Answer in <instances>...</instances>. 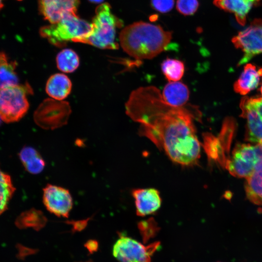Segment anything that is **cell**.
Listing matches in <instances>:
<instances>
[{
  "mask_svg": "<svg viewBox=\"0 0 262 262\" xmlns=\"http://www.w3.org/2000/svg\"><path fill=\"white\" fill-rule=\"evenodd\" d=\"M125 110L139 124V135L150 140L173 162L184 166L198 164L201 145L188 109L169 105L158 88L147 86L131 93Z\"/></svg>",
  "mask_w": 262,
  "mask_h": 262,
  "instance_id": "cell-1",
  "label": "cell"
},
{
  "mask_svg": "<svg viewBox=\"0 0 262 262\" xmlns=\"http://www.w3.org/2000/svg\"><path fill=\"white\" fill-rule=\"evenodd\" d=\"M172 33L159 25L139 21L124 28L119 40L124 51L131 57L137 60L150 59L165 49Z\"/></svg>",
  "mask_w": 262,
  "mask_h": 262,
  "instance_id": "cell-2",
  "label": "cell"
},
{
  "mask_svg": "<svg viewBox=\"0 0 262 262\" xmlns=\"http://www.w3.org/2000/svg\"><path fill=\"white\" fill-rule=\"evenodd\" d=\"M91 30L85 36L74 39L72 41L89 44L102 49H116L118 45L115 41L116 28L122 26V21L111 12L108 3L98 5L95 11Z\"/></svg>",
  "mask_w": 262,
  "mask_h": 262,
  "instance_id": "cell-3",
  "label": "cell"
},
{
  "mask_svg": "<svg viewBox=\"0 0 262 262\" xmlns=\"http://www.w3.org/2000/svg\"><path fill=\"white\" fill-rule=\"evenodd\" d=\"M91 30V24L77 14H70L56 23L41 27L39 33L52 45L62 47L69 41L87 35Z\"/></svg>",
  "mask_w": 262,
  "mask_h": 262,
  "instance_id": "cell-4",
  "label": "cell"
},
{
  "mask_svg": "<svg viewBox=\"0 0 262 262\" xmlns=\"http://www.w3.org/2000/svg\"><path fill=\"white\" fill-rule=\"evenodd\" d=\"M33 93L28 83L0 87V117L7 123L17 122L29 108L28 95Z\"/></svg>",
  "mask_w": 262,
  "mask_h": 262,
  "instance_id": "cell-5",
  "label": "cell"
},
{
  "mask_svg": "<svg viewBox=\"0 0 262 262\" xmlns=\"http://www.w3.org/2000/svg\"><path fill=\"white\" fill-rule=\"evenodd\" d=\"M262 161V143L238 144L225 167L230 174L236 178H246Z\"/></svg>",
  "mask_w": 262,
  "mask_h": 262,
  "instance_id": "cell-6",
  "label": "cell"
},
{
  "mask_svg": "<svg viewBox=\"0 0 262 262\" xmlns=\"http://www.w3.org/2000/svg\"><path fill=\"white\" fill-rule=\"evenodd\" d=\"M71 113L69 103L53 98H46L33 114L37 125L45 130H54L66 124Z\"/></svg>",
  "mask_w": 262,
  "mask_h": 262,
  "instance_id": "cell-7",
  "label": "cell"
},
{
  "mask_svg": "<svg viewBox=\"0 0 262 262\" xmlns=\"http://www.w3.org/2000/svg\"><path fill=\"white\" fill-rule=\"evenodd\" d=\"M240 116L245 119V140L262 143V97H245L240 103Z\"/></svg>",
  "mask_w": 262,
  "mask_h": 262,
  "instance_id": "cell-8",
  "label": "cell"
},
{
  "mask_svg": "<svg viewBox=\"0 0 262 262\" xmlns=\"http://www.w3.org/2000/svg\"><path fill=\"white\" fill-rule=\"evenodd\" d=\"M159 244L145 246L131 237L121 236L113 247V256L119 262H150V256Z\"/></svg>",
  "mask_w": 262,
  "mask_h": 262,
  "instance_id": "cell-9",
  "label": "cell"
},
{
  "mask_svg": "<svg viewBox=\"0 0 262 262\" xmlns=\"http://www.w3.org/2000/svg\"><path fill=\"white\" fill-rule=\"evenodd\" d=\"M235 47L244 53L239 65L249 61L255 55L262 53V19H255L246 28L232 39Z\"/></svg>",
  "mask_w": 262,
  "mask_h": 262,
  "instance_id": "cell-10",
  "label": "cell"
},
{
  "mask_svg": "<svg viewBox=\"0 0 262 262\" xmlns=\"http://www.w3.org/2000/svg\"><path fill=\"white\" fill-rule=\"evenodd\" d=\"M43 202L47 210L58 217H68L73 205V198L68 190L48 184L43 189Z\"/></svg>",
  "mask_w": 262,
  "mask_h": 262,
  "instance_id": "cell-11",
  "label": "cell"
},
{
  "mask_svg": "<svg viewBox=\"0 0 262 262\" xmlns=\"http://www.w3.org/2000/svg\"><path fill=\"white\" fill-rule=\"evenodd\" d=\"M80 0H38L39 11L51 24L70 14H77Z\"/></svg>",
  "mask_w": 262,
  "mask_h": 262,
  "instance_id": "cell-12",
  "label": "cell"
},
{
  "mask_svg": "<svg viewBox=\"0 0 262 262\" xmlns=\"http://www.w3.org/2000/svg\"><path fill=\"white\" fill-rule=\"evenodd\" d=\"M134 199L136 212L138 216H145L156 212L162 204V198L156 189H135L132 191Z\"/></svg>",
  "mask_w": 262,
  "mask_h": 262,
  "instance_id": "cell-13",
  "label": "cell"
},
{
  "mask_svg": "<svg viewBox=\"0 0 262 262\" xmlns=\"http://www.w3.org/2000/svg\"><path fill=\"white\" fill-rule=\"evenodd\" d=\"M262 77V68L247 64L234 84L235 92L241 95H246L258 87Z\"/></svg>",
  "mask_w": 262,
  "mask_h": 262,
  "instance_id": "cell-14",
  "label": "cell"
},
{
  "mask_svg": "<svg viewBox=\"0 0 262 262\" xmlns=\"http://www.w3.org/2000/svg\"><path fill=\"white\" fill-rule=\"evenodd\" d=\"M260 0H214L217 7L234 14L238 22L241 25L246 23V16L251 9L258 4Z\"/></svg>",
  "mask_w": 262,
  "mask_h": 262,
  "instance_id": "cell-15",
  "label": "cell"
},
{
  "mask_svg": "<svg viewBox=\"0 0 262 262\" xmlns=\"http://www.w3.org/2000/svg\"><path fill=\"white\" fill-rule=\"evenodd\" d=\"M189 94L187 85L179 81L169 82L162 94L165 102L177 107H183L189 99Z\"/></svg>",
  "mask_w": 262,
  "mask_h": 262,
  "instance_id": "cell-16",
  "label": "cell"
},
{
  "mask_svg": "<svg viewBox=\"0 0 262 262\" xmlns=\"http://www.w3.org/2000/svg\"><path fill=\"white\" fill-rule=\"evenodd\" d=\"M45 89L50 97L56 100H63L70 94L72 83L66 75L57 73L49 78Z\"/></svg>",
  "mask_w": 262,
  "mask_h": 262,
  "instance_id": "cell-17",
  "label": "cell"
},
{
  "mask_svg": "<svg viewBox=\"0 0 262 262\" xmlns=\"http://www.w3.org/2000/svg\"><path fill=\"white\" fill-rule=\"evenodd\" d=\"M25 170L32 174H38L44 169L46 162L39 152L33 147H24L18 154Z\"/></svg>",
  "mask_w": 262,
  "mask_h": 262,
  "instance_id": "cell-18",
  "label": "cell"
},
{
  "mask_svg": "<svg viewBox=\"0 0 262 262\" xmlns=\"http://www.w3.org/2000/svg\"><path fill=\"white\" fill-rule=\"evenodd\" d=\"M245 191L250 202L262 205V161L254 172L246 178Z\"/></svg>",
  "mask_w": 262,
  "mask_h": 262,
  "instance_id": "cell-19",
  "label": "cell"
},
{
  "mask_svg": "<svg viewBox=\"0 0 262 262\" xmlns=\"http://www.w3.org/2000/svg\"><path fill=\"white\" fill-rule=\"evenodd\" d=\"M17 66L16 61L11 60L5 52L0 51V87L19 84Z\"/></svg>",
  "mask_w": 262,
  "mask_h": 262,
  "instance_id": "cell-20",
  "label": "cell"
},
{
  "mask_svg": "<svg viewBox=\"0 0 262 262\" xmlns=\"http://www.w3.org/2000/svg\"><path fill=\"white\" fill-rule=\"evenodd\" d=\"M47 221L42 212L33 208L21 213L16 218V225L20 229L32 228L38 231L45 226Z\"/></svg>",
  "mask_w": 262,
  "mask_h": 262,
  "instance_id": "cell-21",
  "label": "cell"
},
{
  "mask_svg": "<svg viewBox=\"0 0 262 262\" xmlns=\"http://www.w3.org/2000/svg\"><path fill=\"white\" fill-rule=\"evenodd\" d=\"M57 68L65 73L74 72L79 66L80 59L73 50L66 49L58 53L56 56Z\"/></svg>",
  "mask_w": 262,
  "mask_h": 262,
  "instance_id": "cell-22",
  "label": "cell"
},
{
  "mask_svg": "<svg viewBox=\"0 0 262 262\" xmlns=\"http://www.w3.org/2000/svg\"><path fill=\"white\" fill-rule=\"evenodd\" d=\"M161 69L169 82L179 81L183 76L184 63L179 60L166 58L161 64Z\"/></svg>",
  "mask_w": 262,
  "mask_h": 262,
  "instance_id": "cell-23",
  "label": "cell"
},
{
  "mask_svg": "<svg viewBox=\"0 0 262 262\" xmlns=\"http://www.w3.org/2000/svg\"><path fill=\"white\" fill-rule=\"evenodd\" d=\"M15 190L10 176L0 168V214L7 209Z\"/></svg>",
  "mask_w": 262,
  "mask_h": 262,
  "instance_id": "cell-24",
  "label": "cell"
},
{
  "mask_svg": "<svg viewBox=\"0 0 262 262\" xmlns=\"http://www.w3.org/2000/svg\"><path fill=\"white\" fill-rule=\"evenodd\" d=\"M199 7L198 0H177V9L184 16L192 15L197 11Z\"/></svg>",
  "mask_w": 262,
  "mask_h": 262,
  "instance_id": "cell-25",
  "label": "cell"
},
{
  "mask_svg": "<svg viewBox=\"0 0 262 262\" xmlns=\"http://www.w3.org/2000/svg\"><path fill=\"white\" fill-rule=\"evenodd\" d=\"M150 3L154 9L160 13H165L173 8L174 0H151Z\"/></svg>",
  "mask_w": 262,
  "mask_h": 262,
  "instance_id": "cell-26",
  "label": "cell"
},
{
  "mask_svg": "<svg viewBox=\"0 0 262 262\" xmlns=\"http://www.w3.org/2000/svg\"><path fill=\"white\" fill-rule=\"evenodd\" d=\"M90 219H91V218L77 221H66V223L72 226V232L74 233L84 229L87 226Z\"/></svg>",
  "mask_w": 262,
  "mask_h": 262,
  "instance_id": "cell-27",
  "label": "cell"
},
{
  "mask_svg": "<svg viewBox=\"0 0 262 262\" xmlns=\"http://www.w3.org/2000/svg\"><path fill=\"white\" fill-rule=\"evenodd\" d=\"M84 246L88 250L89 253L92 254L98 251V243L96 240L90 239L84 244Z\"/></svg>",
  "mask_w": 262,
  "mask_h": 262,
  "instance_id": "cell-28",
  "label": "cell"
},
{
  "mask_svg": "<svg viewBox=\"0 0 262 262\" xmlns=\"http://www.w3.org/2000/svg\"><path fill=\"white\" fill-rule=\"evenodd\" d=\"M93 3H98L102 2L103 0H88Z\"/></svg>",
  "mask_w": 262,
  "mask_h": 262,
  "instance_id": "cell-29",
  "label": "cell"
},
{
  "mask_svg": "<svg viewBox=\"0 0 262 262\" xmlns=\"http://www.w3.org/2000/svg\"><path fill=\"white\" fill-rule=\"evenodd\" d=\"M3 0H0V10L3 8V3L2 2Z\"/></svg>",
  "mask_w": 262,
  "mask_h": 262,
  "instance_id": "cell-30",
  "label": "cell"
},
{
  "mask_svg": "<svg viewBox=\"0 0 262 262\" xmlns=\"http://www.w3.org/2000/svg\"><path fill=\"white\" fill-rule=\"evenodd\" d=\"M259 90H260V93H261V95L262 96V85H261V87H260V88L259 89Z\"/></svg>",
  "mask_w": 262,
  "mask_h": 262,
  "instance_id": "cell-31",
  "label": "cell"
},
{
  "mask_svg": "<svg viewBox=\"0 0 262 262\" xmlns=\"http://www.w3.org/2000/svg\"><path fill=\"white\" fill-rule=\"evenodd\" d=\"M2 121V120H1V118H0V126L1 124Z\"/></svg>",
  "mask_w": 262,
  "mask_h": 262,
  "instance_id": "cell-32",
  "label": "cell"
},
{
  "mask_svg": "<svg viewBox=\"0 0 262 262\" xmlns=\"http://www.w3.org/2000/svg\"><path fill=\"white\" fill-rule=\"evenodd\" d=\"M93 262L91 260H90V261H89L88 262Z\"/></svg>",
  "mask_w": 262,
  "mask_h": 262,
  "instance_id": "cell-33",
  "label": "cell"
},
{
  "mask_svg": "<svg viewBox=\"0 0 262 262\" xmlns=\"http://www.w3.org/2000/svg\"></svg>",
  "mask_w": 262,
  "mask_h": 262,
  "instance_id": "cell-34",
  "label": "cell"
}]
</instances>
